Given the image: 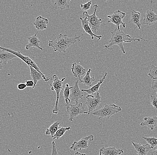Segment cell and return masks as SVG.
Wrapping results in <instances>:
<instances>
[{
  "instance_id": "cell-34",
  "label": "cell",
  "mask_w": 157,
  "mask_h": 155,
  "mask_svg": "<svg viewBox=\"0 0 157 155\" xmlns=\"http://www.w3.org/2000/svg\"><path fill=\"white\" fill-rule=\"evenodd\" d=\"M25 84L27 87H32L33 88L34 86V82L33 80H25Z\"/></svg>"
},
{
  "instance_id": "cell-5",
  "label": "cell",
  "mask_w": 157,
  "mask_h": 155,
  "mask_svg": "<svg viewBox=\"0 0 157 155\" xmlns=\"http://www.w3.org/2000/svg\"><path fill=\"white\" fill-rule=\"evenodd\" d=\"M94 10V13L92 15H89L87 11L84 12L83 13V17L86 18L89 22V25L91 30L94 34L97 33L100 28L101 24L104 21H102L101 18H99L96 15V12L98 8L97 4H95L92 7Z\"/></svg>"
},
{
  "instance_id": "cell-6",
  "label": "cell",
  "mask_w": 157,
  "mask_h": 155,
  "mask_svg": "<svg viewBox=\"0 0 157 155\" xmlns=\"http://www.w3.org/2000/svg\"><path fill=\"white\" fill-rule=\"evenodd\" d=\"M88 110L85 109L83 106V103L80 102L76 103L73 105L71 103L69 105L67 106V111L70 115L69 121H73V119L80 114H88Z\"/></svg>"
},
{
  "instance_id": "cell-10",
  "label": "cell",
  "mask_w": 157,
  "mask_h": 155,
  "mask_svg": "<svg viewBox=\"0 0 157 155\" xmlns=\"http://www.w3.org/2000/svg\"><path fill=\"white\" fill-rule=\"evenodd\" d=\"M93 140L94 136L93 135L83 137L77 142L75 141L70 147V149L73 151L78 149H86L88 148V142L93 141Z\"/></svg>"
},
{
  "instance_id": "cell-32",
  "label": "cell",
  "mask_w": 157,
  "mask_h": 155,
  "mask_svg": "<svg viewBox=\"0 0 157 155\" xmlns=\"http://www.w3.org/2000/svg\"><path fill=\"white\" fill-rule=\"evenodd\" d=\"M151 103L155 109L157 110V98L155 96H151Z\"/></svg>"
},
{
  "instance_id": "cell-26",
  "label": "cell",
  "mask_w": 157,
  "mask_h": 155,
  "mask_svg": "<svg viewBox=\"0 0 157 155\" xmlns=\"http://www.w3.org/2000/svg\"><path fill=\"white\" fill-rule=\"evenodd\" d=\"M60 125V122L59 121H56L54 122L53 124H52L49 128L46 130L45 134L46 135H51V137H52L55 135L56 132L59 130Z\"/></svg>"
},
{
  "instance_id": "cell-25",
  "label": "cell",
  "mask_w": 157,
  "mask_h": 155,
  "mask_svg": "<svg viewBox=\"0 0 157 155\" xmlns=\"http://www.w3.org/2000/svg\"><path fill=\"white\" fill-rule=\"evenodd\" d=\"M91 71H92V69L91 68H89L86 73V75L83 77V80H81V81H80L81 83H83L84 85L87 86H90V87L93 86V82L95 80V78L94 76L91 77L90 76Z\"/></svg>"
},
{
  "instance_id": "cell-38",
  "label": "cell",
  "mask_w": 157,
  "mask_h": 155,
  "mask_svg": "<svg viewBox=\"0 0 157 155\" xmlns=\"http://www.w3.org/2000/svg\"><path fill=\"white\" fill-rule=\"evenodd\" d=\"M75 155H86V154H82L79 152H77L75 153Z\"/></svg>"
},
{
  "instance_id": "cell-4",
  "label": "cell",
  "mask_w": 157,
  "mask_h": 155,
  "mask_svg": "<svg viewBox=\"0 0 157 155\" xmlns=\"http://www.w3.org/2000/svg\"><path fill=\"white\" fill-rule=\"evenodd\" d=\"M65 79L66 78L64 77L62 80H59L56 75H54L53 76V82L51 84V90H55L56 94V101L52 111L54 114H57L59 111L58 104L60 92L62 90H63L65 87V86L63 85L64 81Z\"/></svg>"
},
{
  "instance_id": "cell-33",
  "label": "cell",
  "mask_w": 157,
  "mask_h": 155,
  "mask_svg": "<svg viewBox=\"0 0 157 155\" xmlns=\"http://www.w3.org/2000/svg\"><path fill=\"white\" fill-rule=\"evenodd\" d=\"M52 155H58L57 150L56 146V144H55L54 141H53L52 142Z\"/></svg>"
},
{
  "instance_id": "cell-16",
  "label": "cell",
  "mask_w": 157,
  "mask_h": 155,
  "mask_svg": "<svg viewBox=\"0 0 157 155\" xmlns=\"http://www.w3.org/2000/svg\"><path fill=\"white\" fill-rule=\"evenodd\" d=\"M48 24V20L47 18H44L43 17L39 16L36 18L34 23L32 24L35 26L38 31H42L48 29L47 25Z\"/></svg>"
},
{
  "instance_id": "cell-1",
  "label": "cell",
  "mask_w": 157,
  "mask_h": 155,
  "mask_svg": "<svg viewBox=\"0 0 157 155\" xmlns=\"http://www.w3.org/2000/svg\"><path fill=\"white\" fill-rule=\"evenodd\" d=\"M112 37L109 41V45H105V47L107 49L112 50L111 48L113 45H117L120 48L121 51L124 54L126 53L125 49L124 47L123 43H130L132 41H140L141 40L147 42V40H144L142 38H134L128 35H126L122 30H119L117 28L115 30L111 32Z\"/></svg>"
},
{
  "instance_id": "cell-24",
  "label": "cell",
  "mask_w": 157,
  "mask_h": 155,
  "mask_svg": "<svg viewBox=\"0 0 157 155\" xmlns=\"http://www.w3.org/2000/svg\"><path fill=\"white\" fill-rule=\"evenodd\" d=\"M141 16V14L139 12L135 11L134 10L131 11V18L130 21L136 25V27H135L134 29L137 27L139 30H141L142 25L140 23Z\"/></svg>"
},
{
  "instance_id": "cell-2",
  "label": "cell",
  "mask_w": 157,
  "mask_h": 155,
  "mask_svg": "<svg viewBox=\"0 0 157 155\" xmlns=\"http://www.w3.org/2000/svg\"><path fill=\"white\" fill-rule=\"evenodd\" d=\"M84 35L85 34L78 36L76 35L74 38H69L67 35L60 34L55 40H49L48 46L53 48L55 52L65 53L67 49L71 45L75 44L76 42H80V37Z\"/></svg>"
},
{
  "instance_id": "cell-14",
  "label": "cell",
  "mask_w": 157,
  "mask_h": 155,
  "mask_svg": "<svg viewBox=\"0 0 157 155\" xmlns=\"http://www.w3.org/2000/svg\"><path fill=\"white\" fill-rule=\"evenodd\" d=\"M124 153L122 149H118L115 147H103L100 149L99 155H120Z\"/></svg>"
},
{
  "instance_id": "cell-11",
  "label": "cell",
  "mask_w": 157,
  "mask_h": 155,
  "mask_svg": "<svg viewBox=\"0 0 157 155\" xmlns=\"http://www.w3.org/2000/svg\"><path fill=\"white\" fill-rule=\"evenodd\" d=\"M79 80H77L75 83V85L71 90L70 99L71 101H74L77 103L79 102V100L81 99L83 96V92L81 89L78 87V83Z\"/></svg>"
},
{
  "instance_id": "cell-35",
  "label": "cell",
  "mask_w": 157,
  "mask_h": 155,
  "mask_svg": "<svg viewBox=\"0 0 157 155\" xmlns=\"http://www.w3.org/2000/svg\"><path fill=\"white\" fill-rule=\"evenodd\" d=\"M151 85L152 90H156L157 89V80H152Z\"/></svg>"
},
{
  "instance_id": "cell-12",
  "label": "cell",
  "mask_w": 157,
  "mask_h": 155,
  "mask_svg": "<svg viewBox=\"0 0 157 155\" xmlns=\"http://www.w3.org/2000/svg\"><path fill=\"white\" fill-rule=\"evenodd\" d=\"M29 68L30 70V75L34 82V87H33V89L36 87L38 81L39 80H44L46 82H48L50 80H52V78H50L46 76H44L33 68L29 67Z\"/></svg>"
},
{
  "instance_id": "cell-28",
  "label": "cell",
  "mask_w": 157,
  "mask_h": 155,
  "mask_svg": "<svg viewBox=\"0 0 157 155\" xmlns=\"http://www.w3.org/2000/svg\"><path fill=\"white\" fill-rule=\"evenodd\" d=\"M71 129V127H59V130L56 132L55 135L52 137V139L54 140H56V139L59 140L64 135L65 133L67 131H70Z\"/></svg>"
},
{
  "instance_id": "cell-36",
  "label": "cell",
  "mask_w": 157,
  "mask_h": 155,
  "mask_svg": "<svg viewBox=\"0 0 157 155\" xmlns=\"http://www.w3.org/2000/svg\"><path fill=\"white\" fill-rule=\"evenodd\" d=\"M27 87L26 84L25 83H20L17 85V88L19 90H23Z\"/></svg>"
},
{
  "instance_id": "cell-20",
  "label": "cell",
  "mask_w": 157,
  "mask_h": 155,
  "mask_svg": "<svg viewBox=\"0 0 157 155\" xmlns=\"http://www.w3.org/2000/svg\"><path fill=\"white\" fill-rule=\"evenodd\" d=\"M108 75L107 72H105V75L103 76V77L100 78L99 80H98V82L96 85H93L92 87L88 89H82V92H86L88 95H93V94L98 92L99 91V88L101 85L102 84L104 80L105 79L107 76Z\"/></svg>"
},
{
  "instance_id": "cell-22",
  "label": "cell",
  "mask_w": 157,
  "mask_h": 155,
  "mask_svg": "<svg viewBox=\"0 0 157 155\" xmlns=\"http://www.w3.org/2000/svg\"><path fill=\"white\" fill-rule=\"evenodd\" d=\"M70 0H56L55 3L52 5L53 9H60L62 10L70 7Z\"/></svg>"
},
{
  "instance_id": "cell-8",
  "label": "cell",
  "mask_w": 157,
  "mask_h": 155,
  "mask_svg": "<svg viewBox=\"0 0 157 155\" xmlns=\"http://www.w3.org/2000/svg\"><path fill=\"white\" fill-rule=\"evenodd\" d=\"M87 101L85 104L88 107V114L92 113L93 110L98 108L101 103V97L99 92L95 93V95H88L86 97Z\"/></svg>"
},
{
  "instance_id": "cell-29",
  "label": "cell",
  "mask_w": 157,
  "mask_h": 155,
  "mask_svg": "<svg viewBox=\"0 0 157 155\" xmlns=\"http://www.w3.org/2000/svg\"><path fill=\"white\" fill-rule=\"evenodd\" d=\"M142 138L147 141V143L151 146V149H154L157 146V138L155 137H142Z\"/></svg>"
},
{
  "instance_id": "cell-30",
  "label": "cell",
  "mask_w": 157,
  "mask_h": 155,
  "mask_svg": "<svg viewBox=\"0 0 157 155\" xmlns=\"http://www.w3.org/2000/svg\"><path fill=\"white\" fill-rule=\"evenodd\" d=\"M148 75L152 80H157V66L152 65Z\"/></svg>"
},
{
  "instance_id": "cell-17",
  "label": "cell",
  "mask_w": 157,
  "mask_h": 155,
  "mask_svg": "<svg viewBox=\"0 0 157 155\" xmlns=\"http://www.w3.org/2000/svg\"><path fill=\"white\" fill-rule=\"evenodd\" d=\"M80 20L82 22V27H83V30L85 31L86 33L90 35L91 37L92 40H94V37H96L98 39V41L101 40L102 36V35H97L94 34L93 31L91 30L90 26L89 25V22L87 19L84 17H80Z\"/></svg>"
},
{
  "instance_id": "cell-7",
  "label": "cell",
  "mask_w": 157,
  "mask_h": 155,
  "mask_svg": "<svg viewBox=\"0 0 157 155\" xmlns=\"http://www.w3.org/2000/svg\"><path fill=\"white\" fill-rule=\"evenodd\" d=\"M0 48L3 51H7V52H9L12 53L14 54V55L16 56L17 57H18L20 59L23 61L25 63H26L29 67H32L34 68V69H36V70L38 71L39 72H40L41 74L44 76H46L45 74L43 73V72L40 70V68H39V67L37 66L36 64L35 63L34 61L31 60L29 57L27 56L23 55V54L21 53L19 51L16 52V51H13V50L7 48H4V47H1Z\"/></svg>"
},
{
  "instance_id": "cell-31",
  "label": "cell",
  "mask_w": 157,
  "mask_h": 155,
  "mask_svg": "<svg viewBox=\"0 0 157 155\" xmlns=\"http://www.w3.org/2000/svg\"><path fill=\"white\" fill-rule=\"evenodd\" d=\"M92 4V1H89L88 2L86 3L83 4L81 5V8L82 10L84 11V12H86V11L90 9V8L91 7V5Z\"/></svg>"
},
{
  "instance_id": "cell-19",
  "label": "cell",
  "mask_w": 157,
  "mask_h": 155,
  "mask_svg": "<svg viewBox=\"0 0 157 155\" xmlns=\"http://www.w3.org/2000/svg\"><path fill=\"white\" fill-rule=\"evenodd\" d=\"M72 73L75 77L79 79V81H81V76L86 74V70L82 66L78 64L74 63L71 68Z\"/></svg>"
},
{
  "instance_id": "cell-23",
  "label": "cell",
  "mask_w": 157,
  "mask_h": 155,
  "mask_svg": "<svg viewBox=\"0 0 157 155\" xmlns=\"http://www.w3.org/2000/svg\"><path fill=\"white\" fill-rule=\"evenodd\" d=\"M17 57L12 53L7 52V51H3L1 50L0 53V60H1V64L3 63L5 65H6L8 62L10 60H11Z\"/></svg>"
},
{
  "instance_id": "cell-18",
  "label": "cell",
  "mask_w": 157,
  "mask_h": 155,
  "mask_svg": "<svg viewBox=\"0 0 157 155\" xmlns=\"http://www.w3.org/2000/svg\"><path fill=\"white\" fill-rule=\"evenodd\" d=\"M157 125V116H155L145 117L140 123L141 126H147L151 130H154Z\"/></svg>"
},
{
  "instance_id": "cell-9",
  "label": "cell",
  "mask_w": 157,
  "mask_h": 155,
  "mask_svg": "<svg viewBox=\"0 0 157 155\" xmlns=\"http://www.w3.org/2000/svg\"><path fill=\"white\" fill-rule=\"evenodd\" d=\"M125 13L122 12L120 10L116 11L113 14L110 15H108L107 17L109 18V20L108 21L109 23L111 22L113 24L116 25L117 28L119 30L120 29V25H122L124 28H125L126 25L125 23L123 22V19L125 16Z\"/></svg>"
},
{
  "instance_id": "cell-27",
  "label": "cell",
  "mask_w": 157,
  "mask_h": 155,
  "mask_svg": "<svg viewBox=\"0 0 157 155\" xmlns=\"http://www.w3.org/2000/svg\"><path fill=\"white\" fill-rule=\"evenodd\" d=\"M72 87H70L68 84H66L63 90V97L65 98V101L67 106L69 105V104L71 103V101L70 99V96L71 90L72 89Z\"/></svg>"
},
{
  "instance_id": "cell-13",
  "label": "cell",
  "mask_w": 157,
  "mask_h": 155,
  "mask_svg": "<svg viewBox=\"0 0 157 155\" xmlns=\"http://www.w3.org/2000/svg\"><path fill=\"white\" fill-rule=\"evenodd\" d=\"M157 21V14H155L154 10H147L146 13L143 17V23L144 25H152L155 24Z\"/></svg>"
},
{
  "instance_id": "cell-15",
  "label": "cell",
  "mask_w": 157,
  "mask_h": 155,
  "mask_svg": "<svg viewBox=\"0 0 157 155\" xmlns=\"http://www.w3.org/2000/svg\"><path fill=\"white\" fill-rule=\"evenodd\" d=\"M132 144L135 148V152L138 155H147L151 149V145L148 144L142 145L141 143H134L133 141H132Z\"/></svg>"
},
{
  "instance_id": "cell-37",
  "label": "cell",
  "mask_w": 157,
  "mask_h": 155,
  "mask_svg": "<svg viewBox=\"0 0 157 155\" xmlns=\"http://www.w3.org/2000/svg\"><path fill=\"white\" fill-rule=\"evenodd\" d=\"M151 155H157V148L151 152Z\"/></svg>"
},
{
  "instance_id": "cell-21",
  "label": "cell",
  "mask_w": 157,
  "mask_h": 155,
  "mask_svg": "<svg viewBox=\"0 0 157 155\" xmlns=\"http://www.w3.org/2000/svg\"><path fill=\"white\" fill-rule=\"evenodd\" d=\"M38 32L39 31H38L37 33L33 36L28 37L29 44L26 45L25 47L26 50H29L31 47H35V48H38L39 49L43 50V49L40 46V41L37 36Z\"/></svg>"
},
{
  "instance_id": "cell-39",
  "label": "cell",
  "mask_w": 157,
  "mask_h": 155,
  "mask_svg": "<svg viewBox=\"0 0 157 155\" xmlns=\"http://www.w3.org/2000/svg\"></svg>"
},
{
  "instance_id": "cell-3",
  "label": "cell",
  "mask_w": 157,
  "mask_h": 155,
  "mask_svg": "<svg viewBox=\"0 0 157 155\" xmlns=\"http://www.w3.org/2000/svg\"><path fill=\"white\" fill-rule=\"evenodd\" d=\"M122 110V109L115 104H105V106L99 110L92 112L93 115L99 117V119L106 118L109 119L110 118L117 113Z\"/></svg>"
}]
</instances>
